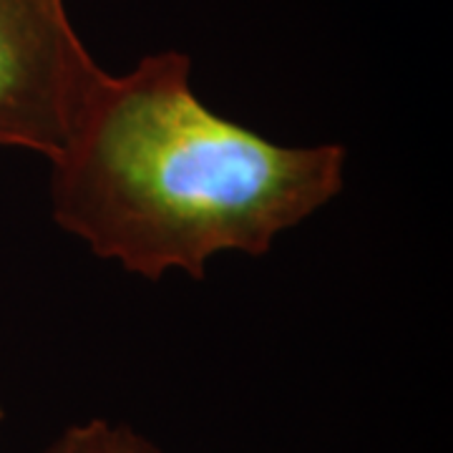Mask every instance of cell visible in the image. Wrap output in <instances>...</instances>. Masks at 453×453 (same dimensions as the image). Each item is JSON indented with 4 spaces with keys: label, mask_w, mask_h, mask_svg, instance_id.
<instances>
[{
    "label": "cell",
    "mask_w": 453,
    "mask_h": 453,
    "mask_svg": "<svg viewBox=\"0 0 453 453\" xmlns=\"http://www.w3.org/2000/svg\"><path fill=\"white\" fill-rule=\"evenodd\" d=\"M179 50L101 73L53 166V219L101 259L159 280L222 252L267 255L340 195L345 149L282 146L207 109Z\"/></svg>",
    "instance_id": "obj_1"
},
{
    "label": "cell",
    "mask_w": 453,
    "mask_h": 453,
    "mask_svg": "<svg viewBox=\"0 0 453 453\" xmlns=\"http://www.w3.org/2000/svg\"><path fill=\"white\" fill-rule=\"evenodd\" d=\"M101 73L65 0H0V146L56 159Z\"/></svg>",
    "instance_id": "obj_2"
},
{
    "label": "cell",
    "mask_w": 453,
    "mask_h": 453,
    "mask_svg": "<svg viewBox=\"0 0 453 453\" xmlns=\"http://www.w3.org/2000/svg\"><path fill=\"white\" fill-rule=\"evenodd\" d=\"M43 453H162L124 423L94 418L65 428Z\"/></svg>",
    "instance_id": "obj_3"
},
{
    "label": "cell",
    "mask_w": 453,
    "mask_h": 453,
    "mask_svg": "<svg viewBox=\"0 0 453 453\" xmlns=\"http://www.w3.org/2000/svg\"><path fill=\"white\" fill-rule=\"evenodd\" d=\"M0 421H3V408H0Z\"/></svg>",
    "instance_id": "obj_4"
}]
</instances>
